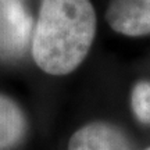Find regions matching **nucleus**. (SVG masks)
Here are the masks:
<instances>
[{"label":"nucleus","instance_id":"nucleus-1","mask_svg":"<svg viewBox=\"0 0 150 150\" xmlns=\"http://www.w3.org/2000/svg\"><path fill=\"white\" fill-rule=\"evenodd\" d=\"M96 35L91 0H40L32 35V57L42 71L67 75L88 56Z\"/></svg>","mask_w":150,"mask_h":150},{"label":"nucleus","instance_id":"nucleus-2","mask_svg":"<svg viewBox=\"0 0 150 150\" xmlns=\"http://www.w3.org/2000/svg\"><path fill=\"white\" fill-rule=\"evenodd\" d=\"M31 18L18 0H0V53L18 56L27 47Z\"/></svg>","mask_w":150,"mask_h":150},{"label":"nucleus","instance_id":"nucleus-3","mask_svg":"<svg viewBox=\"0 0 150 150\" xmlns=\"http://www.w3.org/2000/svg\"><path fill=\"white\" fill-rule=\"evenodd\" d=\"M106 18L108 25L121 35H150V0H111Z\"/></svg>","mask_w":150,"mask_h":150},{"label":"nucleus","instance_id":"nucleus-4","mask_svg":"<svg viewBox=\"0 0 150 150\" xmlns=\"http://www.w3.org/2000/svg\"><path fill=\"white\" fill-rule=\"evenodd\" d=\"M70 150H132L122 132L106 122H92L78 129L70 140Z\"/></svg>","mask_w":150,"mask_h":150},{"label":"nucleus","instance_id":"nucleus-5","mask_svg":"<svg viewBox=\"0 0 150 150\" xmlns=\"http://www.w3.org/2000/svg\"><path fill=\"white\" fill-rule=\"evenodd\" d=\"M27 129V121L18 104L10 97L0 95V150L16 146Z\"/></svg>","mask_w":150,"mask_h":150},{"label":"nucleus","instance_id":"nucleus-6","mask_svg":"<svg viewBox=\"0 0 150 150\" xmlns=\"http://www.w3.org/2000/svg\"><path fill=\"white\" fill-rule=\"evenodd\" d=\"M131 104L135 117L140 122L150 124V82L142 81L134 86Z\"/></svg>","mask_w":150,"mask_h":150},{"label":"nucleus","instance_id":"nucleus-7","mask_svg":"<svg viewBox=\"0 0 150 150\" xmlns=\"http://www.w3.org/2000/svg\"><path fill=\"white\" fill-rule=\"evenodd\" d=\"M149 150H150V149H149Z\"/></svg>","mask_w":150,"mask_h":150}]
</instances>
